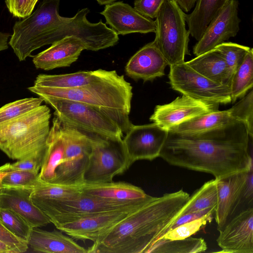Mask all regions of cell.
<instances>
[{
    "mask_svg": "<svg viewBox=\"0 0 253 253\" xmlns=\"http://www.w3.org/2000/svg\"><path fill=\"white\" fill-rule=\"evenodd\" d=\"M253 138L242 121L194 133L168 130L160 157L171 165L219 179L253 169Z\"/></svg>",
    "mask_w": 253,
    "mask_h": 253,
    "instance_id": "6da1fadb",
    "label": "cell"
},
{
    "mask_svg": "<svg viewBox=\"0 0 253 253\" xmlns=\"http://www.w3.org/2000/svg\"><path fill=\"white\" fill-rule=\"evenodd\" d=\"M189 197L182 190L153 197L93 243L87 253H147L180 216Z\"/></svg>",
    "mask_w": 253,
    "mask_h": 253,
    "instance_id": "7a4b0ae2",
    "label": "cell"
},
{
    "mask_svg": "<svg viewBox=\"0 0 253 253\" xmlns=\"http://www.w3.org/2000/svg\"><path fill=\"white\" fill-rule=\"evenodd\" d=\"M28 89L42 98L53 97L74 101L99 108L126 133L132 124L129 118L132 87L119 75L94 84L70 88H57L34 85Z\"/></svg>",
    "mask_w": 253,
    "mask_h": 253,
    "instance_id": "3957f363",
    "label": "cell"
},
{
    "mask_svg": "<svg viewBox=\"0 0 253 253\" xmlns=\"http://www.w3.org/2000/svg\"><path fill=\"white\" fill-rule=\"evenodd\" d=\"M50 109L45 105L0 124V149L10 159L44 154L50 130Z\"/></svg>",
    "mask_w": 253,
    "mask_h": 253,
    "instance_id": "277c9868",
    "label": "cell"
},
{
    "mask_svg": "<svg viewBox=\"0 0 253 253\" xmlns=\"http://www.w3.org/2000/svg\"><path fill=\"white\" fill-rule=\"evenodd\" d=\"M60 0H43L36 10L15 22L9 45L20 61L47 45L51 31L65 19L59 14Z\"/></svg>",
    "mask_w": 253,
    "mask_h": 253,
    "instance_id": "5b68a950",
    "label": "cell"
},
{
    "mask_svg": "<svg viewBox=\"0 0 253 253\" xmlns=\"http://www.w3.org/2000/svg\"><path fill=\"white\" fill-rule=\"evenodd\" d=\"M152 196L132 201H115L100 199L81 193L66 200L31 198L32 202L56 227L101 212L127 208L141 204Z\"/></svg>",
    "mask_w": 253,
    "mask_h": 253,
    "instance_id": "8992f818",
    "label": "cell"
},
{
    "mask_svg": "<svg viewBox=\"0 0 253 253\" xmlns=\"http://www.w3.org/2000/svg\"><path fill=\"white\" fill-rule=\"evenodd\" d=\"M185 15L174 0H165L156 17L153 42L169 67L185 62L189 54Z\"/></svg>",
    "mask_w": 253,
    "mask_h": 253,
    "instance_id": "52a82bcc",
    "label": "cell"
},
{
    "mask_svg": "<svg viewBox=\"0 0 253 253\" xmlns=\"http://www.w3.org/2000/svg\"><path fill=\"white\" fill-rule=\"evenodd\" d=\"M91 151L84 175V183L113 181L114 177L129 168L121 137H111L90 132Z\"/></svg>",
    "mask_w": 253,
    "mask_h": 253,
    "instance_id": "ba28073f",
    "label": "cell"
},
{
    "mask_svg": "<svg viewBox=\"0 0 253 253\" xmlns=\"http://www.w3.org/2000/svg\"><path fill=\"white\" fill-rule=\"evenodd\" d=\"M56 117L64 151L62 162L56 170L53 183L82 185L91 151L90 132L71 126Z\"/></svg>",
    "mask_w": 253,
    "mask_h": 253,
    "instance_id": "9c48e42d",
    "label": "cell"
},
{
    "mask_svg": "<svg viewBox=\"0 0 253 253\" xmlns=\"http://www.w3.org/2000/svg\"><path fill=\"white\" fill-rule=\"evenodd\" d=\"M42 99L54 109V115L71 126L107 136H123L118 125L99 108L63 99L47 97Z\"/></svg>",
    "mask_w": 253,
    "mask_h": 253,
    "instance_id": "30bf717a",
    "label": "cell"
},
{
    "mask_svg": "<svg viewBox=\"0 0 253 253\" xmlns=\"http://www.w3.org/2000/svg\"><path fill=\"white\" fill-rule=\"evenodd\" d=\"M171 88L192 98L218 104L231 102L230 87L199 74L185 61L170 66L168 75Z\"/></svg>",
    "mask_w": 253,
    "mask_h": 253,
    "instance_id": "8fae6325",
    "label": "cell"
},
{
    "mask_svg": "<svg viewBox=\"0 0 253 253\" xmlns=\"http://www.w3.org/2000/svg\"><path fill=\"white\" fill-rule=\"evenodd\" d=\"M153 198L152 196L145 202L134 207L101 212L59 225L56 228L74 239L90 240L94 243Z\"/></svg>",
    "mask_w": 253,
    "mask_h": 253,
    "instance_id": "7c38bea8",
    "label": "cell"
},
{
    "mask_svg": "<svg viewBox=\"0 0 253 253\" xmlns=\"http://www.w3.org/2000/svg\"><path fill=\"white\" fill-rule=\"evenodd\" d=\"M168 132L154 123L132 124L123 139L129 167L138 160L152 161L160 157Z\"/></svg>",
    "mask_w": 253,
    "mask_h": 253,
    "instance_id": "4fadbf2b",
    "label": "cell"
},
{
    "mask_svg": "<svg viewBox=\"0 0 253 253\" xmlns=\"http://www.w3.org/2000/svg\"><path fill=\"white\" fill-rule=\"evenodd\" d=\"M239 4L238 0H229L210 22L193 47V52L196 56L214 49L237 35L241 21L238 16Z\"/></svg>",
    "mask_w": 253,
    "mask_h": 253,
    "instance_id": "5bb4252c",
    "label": "cell"
},
{
    "mask_svg": "<svg viewBox=\"0 0 253 253\" xmlns=\"http://www.w3.org/2000/svg\"><path fill=\"white\" fill-rule=\"evenodd\" d=\"M219 105L182 95L169 103L156 106L150 120L168 131L193 118L217 110Z\"/></svg>",
    "mask_w": 253,
    "mask_h": 253,
    "instance_id": "9a60e30c",
    "label": "cell"
},
{
    "mask_svg": "<svg viewBox=\"0 0 253 253\" xmlns=\"http://www.w3.org/2000/svg\"><path fill=\"white\" fill-rule=\"evenodd\" d=\"M219 231L216 240L221 252L253 253V208L242 211Z\"/></svg>",
    "mask_w": 253,
    "mask_h": 253,
    "instance_id": "2e32d148",
    "label": "cell"
},
{
    "mask_svg": "<svg viewBox=\"0 0 253 253\" xmlns=\"http://www.w3.org/2000/svg\"><path fill=\"white\" fill-rule=\"evenodd\" d=\"M249 171L217 179V201L214 211L217 229L221 230L232 218L243 202Z\"/></svg>",
    "mask_w": 253,
    "mask_h": 253,
    "instance_id": "e0dca14e",
    "label": "cell"
},
{
    "mask_svg": "<svg viewBox=\"0 0 253 253\" xmlns=\"http://www.w3.org/2000/svg\"><path fill=\"white\" fill-rule=\"evenodd\" d=\"M106 23L118 35L155 33V21L146 17L127 3L119 1L106 4L100 12Z\"/></svg>",
    "mask_w": 253,
    "mask_h": 253,
    "instance_id": "ac0fdd59",
    "label": "cell"
},
{
    "mask_svg": "<svg viewBox=\"0 0 253 253\" xmlns=\"http://www.w3.org/2000/svg\"><path fill=\"white\" fill-rule=\"evenodd\" d=\"M168 65L165 58L152 42L142 47L129 59L125 66L126 76L135 81H152L165 75Z\"/></svg>",
    "mask_w": 253,
    "mask_h": 253,
    "instance_id": "d6986e66",
    "label": "cell"
},
{
    "mask_svg": "<svg viewBox=\"0 0 253 253\" xmlns=\"http://www.w3.org/2000/svg\"><path fill=\"white\" fill-rule=\"evenodd\" d=\"M84 49L86 47L81 40L67 37L35 55L33 62L36 68L45 71L69 67L77 60Z\"/></svg>",
    "mask_w": 253,
    "mask_h": 253,
    "instance_id": "ffe728a7",
    "label": "cell"
},
{
    "mask_svg": "<svg viewBox=\"0 0 253 253\" xmlns=\"http://www.w3.org/2000/svg\"><path fill=\"white\" fill-rule=\"evenodd\" d=\"M32 187H4L0 192V208L13 211L33 227L45 226L50 221L32 202Z\"/></svg>",
    "mask_w": 253,
    "mask_h": 253,
    "instance_id": "44dd1931",
    "label": "cell"
},
{
    "mask_svg": "<svg viewBox=\"0 0 253 253\" xmlns=\"http://www.w3.org/2000/svg\"><path fill=\"white\" fill-rule=\"evenodd\" d=\"M34 252L46 253H87V249L59 230L51 231L33 228L28 241Z\"/></svg>",
    "mask_w": 253,
    "mask_h": 253,
    "instance_id": "7402d4cb",
    "label": "cell"
},
{
    "mask_svg": "<svg viewBox=\"0 0 253 253\" xmlns=\"http://www.w3.org/2000/svg\"><path fill=\"white\" fill-rule=\"evenodd\" d=\"M118 75L115 70L101 69L61 75L40 74L36 77L34 85L63 89L75 88L98 83Z\"/></svg>",
    "mask_w": 253,
    "mask_h": 253,
    "instance_id": "603a6c76",
    "label": "cell"
},
{
    "mask_svg": "<svg viewBox=\"0 0 253 253\" xmlns=\"http://www.w3.org/2000/svg\"><path fill=\"white\" fill-rule=\"evenodd\" d=\"M64 151V143L59 130L58 119L54 116L39 173L38 179L46 183L54 182L56 170L63 160Z\"/></svg>",
    "mask_w": 253,
    "mask_h": 253,
    "instance_id": "cb8c5ba5",
    "label": "cell"
},
{
    "mask_svg": "<svg viewBox=\"0 0 253 253\" xmlns=\"http://www.w3.org/2000/svg\"><path fill=\"white\" fill-rule=\"evenodd\" d=\"M185 63L208 79L229 86L232 76L224 58L216 49L196 56Z\"/></svg>",
    "mask_w": 253,
    "mask_h": 253,
    "instance_id": "d4e9b609",
    "label": "cell"
},
{
    "mask_svg": "<svg viewBox=\"0 0 253 253\" xmlns=\"http://www.w3.org/2000/svg\"><path fill=\"white\" fill-rule=\"evenodd\" d=\"M81 190L83 193L90 196L115 201L135 200L147 195L141 188L122 182L84 183L81 185Z\"/></svg>",
    "mask_w": 253,
    "mask_h": 253,
    "instance_id": "484cf974",
    "label": "cell"
},
{
    "mask_svg": "<svg viewBox=\"0 0 253 253\" xmlns=\"http://www.w3.org/2000/svg\"><path fill=\"white\" fill-rule=\"evenodd\" d=\"M229 0H196L190 14L185 15L189 35L199 41L207 26Z\"/></svg>",
    "mask_w": 253,
    "mask_h": 253,
    "instance_id": "4316f807",
    "label": "cell"
},
{
    "mask_svg": "<svg viewBox=\"0 0 253 253\" xmlns=\"http://www.w3.org/2000/svg\"><path fill=\"white\" fill-rule=\"evenodd\" d=\"M234 121L228 110L209 112L189 119L169 130L181 133H194L207 131Z\"/></svg>",
    "mask_w": 253,
    "mask_h": 253,
    "instance_id": "83f0119b",
    "label": "cell"
},
{
    "mask_svg": "<svg viewBox=\"0 0 253 253\" xmlns=\"http://www.w3.org/2000/svg\"><path fill=\"white\" fill-rule=\"evenodd\" d=\"M253 85V49L251 48L232 76L229 85L231 102L242 98Z\"/></svg>",
    "mask_w": 253,
    "mask_h": 253,
    "instance_id": "f1b7e54d",
    "label": "cell"
},
{
    "mask_svg": "<svg viewBox=\"0 0 253 253\" xmlns=\"http://www.w3.org/2000/svg\"><path fill=\"white\" fill-rule=\"evenodd\" d=\"M207 249V243L203 238L190 236L175 240L161 239L154 243L147 253H197Z\"/></svg>",
    "mask_w": 253,
    "mask_h": 253,
    "instance_id": "f546056e",
    "label": "cell"
},
{
    "mask_svg": "<svg viewBox=\"0 0 253 253\" xmlns=\"http://www.w3.org/2000/svg\"><path fill=\"white\" fill-rule=\"evenodd\" d=\"M217 201V179L205 182L196 190L183 208L181 215L215 208Z\"/></svg>",
    "mask_w": 253,
    "mask_h": 253,
    "instance_id": "4dcf8cb0",
    "label": "cell"
},
{
    "mask_svg": "<svg viewBox=\"0 0 253 253\" xmlns=\"http://www.w3.org/2000/svg\"><path fill=\"white\" fill-rule=\"evenodd\" d=\"M81 193L80 186H71L46 183L38 178L32 187L31 198L66 200Z\"/></svg>",
    "mask_w": 253,
    "mask_h": 253,
    "instance_id": "1f68e13d",
    "label": "cell"
},
{
    "mask_svg": "<svg viewBox=\"0 0 253 253\" xmlns=\"http://www.w3.org/2000/svg\"><path fill=\"white\" fill-rule=\"evenodd\" d=\"M43 100L40 97L25 98L14 101L0 108V124L38 107Z\"/></svg>",
    "mask_w": 253,
    "mask_h": 253,
    "instance_id": "d6a6232c",
    "label": "cell"
},
{
    "mask_svg": "<svg viewBox=\"0 0 253 253\" xmlns=\"http://www.w3.org/2000/svg\"><path fill=\"white\" fill-rule=\"evenodd\" d=\"M0 218L13 235L28 243L33 227L22 216L13 211L0 208Z\"/></svg>",
    "mask_w": 253,
    "mask_h": 253,
    "instance_id": "836d02e7",
    "label": "cell"
},
{
    "mask_svg": "<svg viewBox=\"0 0 253 253\" xmlns=\"http://www.w3.org/2000/svg\"><path fill=\"white\" fill-rule=\"evenodd\" d=\"M214 48L222 56L232 77L251 47L232 42H224Z\"/></svg>",
    "mask_w": 253,
    "mask_h": 253,
    "instance_id": "e575fe53",
    "label": "cell"
},
{
    "mask_svg": "<svg viewBox=\"0 0 253 253\" xmlns=\"http://www.w3.org/2000/svg\"><path fill=\"white\" fill-rule=\"evenodd\" d=\"M228 110L234 119L243 121L246 124L249 134L253 136V89Z\"/></svg>",
    "mask_w": 253,
    "mask_h": 253,
    "instance_id": "d590c367",
    "label": "cell"
},
{
    "mask_svg": "<svg viewBox=\"0 0 253 253\" xmlns=\"http://www.w3.org/2000/svg\"><path fill=\"white\" fill-rule=\"evenodd\" d=\"M212 217L213 214H210L202 218L181 224L169 230L161 239L175 240L190 237L201 230L208 222H211Z\"/></svg>",
    "mask_w": 253,
    "mask_h": 253,
    "instance_id": "8d00e7d4",
    "label": "cell"
},
{
    "mask_svg": "<svg viewBox=\"0 0 253 253\" xmlns=\"http://www.w3.org/2000/svg\"><path fill=\"white\" fill-rule=\"evenodd\" d=\"M3 188L32 187L38 178L39 173L30 171L10 170L0 173Z\"/></svg>",
    "mask_w": 253,
    "mask_h": 253,
    "instance_id": "74e56055",
    "label": "cell"
},
{
    "mask_svg": "<svg viewBox=\"0 0 253 253\" xmlns=\"http://www.w3.org/2000/svg\"><path fill=\"white\" fill-rule=\"evenodd\" d=\"M44 154L33 155L10 164L0 166V173L10 170L30 171L39 173Z\"/></svg>",
    "mask_w": 253,
    "mask_h": 253,
    "instance_id": "f35d334b",
    "label": "cell"
},
{
    "mask_svg": "<svg viewBox=\"0 0 253 253\" xmlns=\"http://www.w3.org/2000/svg\"><path fill=\"white\" fill-rule=\"evenodd\" d=\"M39 0H5L6 5L13 16L24 18L33 12Z\"/></svg>",
    "mask_w": 253,
    "mask_h": 253,
    "instance_id": "ab89813d",
    "label": "cell"
},
{
    "mask_svg": "<svg viewBox=\"0 0 253 253\" xmlns=\"http://www.w3.org/2000/svg\"><path fill=\"white\" fill-rule=\"evenodd\" d=\"M165 0H135L134 8L141 15L150 18H156Z\"/></svg>",
    "mask_w": 253,
    "mask_h": 253,
    "instance_id": "60d3db41",
    "label": "cell"
},
{
    "mask_svg": "<svg viewBox=\"0 0 253 253\" xmlns=\"http://www.w3.org/2000/svg\"><path fill=\"white\" fill-rule=\"evenodd\" d=\"M0 240L12 248L16 253H24L29 248L28 243L13 235L4 225L0 218Z\"/></svg>",
    "mask_w": 253,
    "mask_h": 253,
    "instance_id": "b9f144b4",
    "label": "cell"
},
{
    "mask_svg": "<svg viewBox=\"0 0 253 253\" xmlns=\"http://www.w3.org/2000/svg\"><path fill=\"white\" fill-rule=\"evenodd\" d=\"M215 209L214 207L211 208L198 211L183 214L171 224L169 230L186 222L202 218L210 214H213Z\"/></svg>",
    "mask_w": 253,
    "mask_h": 253,
    "instance_id": "7bdbcfd3",
    "label": "cell"
},
{
    "mask_svg": "<svg viewBox=\"0 0 253 253\" xmlns=\"http://www.w3.org/2000/svg\"><path fill=\"white\" fill-rule=\"evenodd\" d=\"M253 195V169H251L248 174L247 180L245 185L243 201H247L252 204Z\"/></svg>",
    "mask_w": 253,
    "mask_h": 253,
    "instance_id": "ee69618b",
    "label": "cell"
},
{
    "mask_svg": "<svg viewBox=\"0 0 253 253\" xmlns=\"http://www.w3.org/2000/svg\"><path fill=\"white\" fill-rule=\"evenodd\" d=\"M182 10L188 12L194 6L196 0H174Z\"/></svg>",
    "mask_w": 253,
    "mask_h": 253,
    "instance_id": "f6af8a7d",
    "label": "cell"
},
{
    "mask_svg": "<svg viewBox=\"0 0 253 253\" xmlns=\"http://www.w3.org/2000/svg\"><path fill=\"white\" fill-rule=\"evenodd\" d=\"M0 253H16L14 250L6 243L0 240Z\"/></svg>",
    "mask_w": 253,
    "mask_h": 253,
    "instance_id": "bcb514c9",
    "label": "cell"
},
{
    "mask_svg": "<svg viewBox=\"0 0 253 253\" xmlns=\"http://www.w3.org/2000/svg\"><path fill=\"white\" fill-rule=\"evenodd\" d=\"M100 5H106L115 2L117 0H95Z\"/></svg>",
    "mask_w": 253,
    "mask_h": 253,
    "instance_id": "7dc6e473",
    "label": "cell"
},
{
    "mask_svg": "<svg viewBox=\"0 0 253 253\" xmlns=\"http://www.w3.org/2000/svg\"><path fill=\"white\" fill-rule=\"evenodd\" d=\"M2 189H3V186H2V182H1V176L0 175V192L1 191Z\"/></svg>",
    "mask_w": 253,
    "mask_h": 253,
    "instance_id": "c3c4849f",
    "label": "cell"
}]
</instances>
